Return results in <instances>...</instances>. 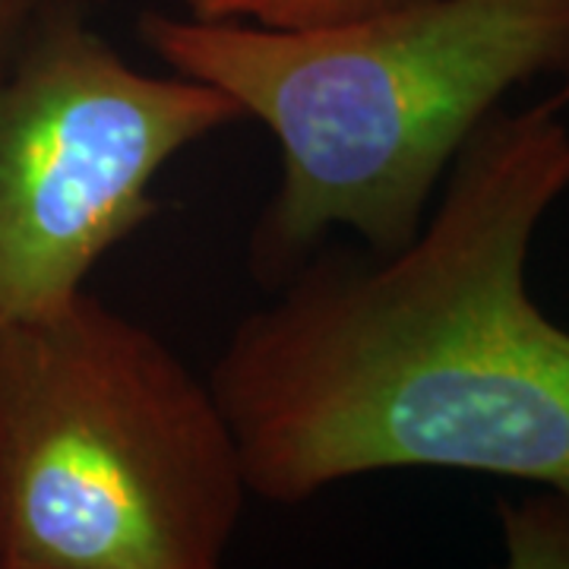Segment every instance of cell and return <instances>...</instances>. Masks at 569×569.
I'll return each instance as SVG.
<instances>
[{
  "mask_svg": "<svg viewBox=\"0 0 569 569\" xmlns=\"http://www.w3.org/2000/svg\"><path fill=\"white\" fill-rule=\"evenodd\" d=\"M569 77L497 108L396 253L320 247L224 339L209 387L250 493L301 507L392 468L569 488V329L529 257L569 193Z\"/></svg>",
  "mask_w": 569,
  "mask_h": 569,
  "instance_id": "obj_1",
  "label": "cell"
},
{
  "mask_svg": "<svg viewBox=\"0 0 569 569\" xmlns=\"http://www.w3.org/2000/svg\"><path fill=\"white\" fill-rule=\"evenodd\" d=\"M137 39L279 142L282 178L247 247L276 288L332 228L402 250L509 92L569 77V0H408L310 29L146 10Z\"/></svg>",
  "mask_w": 569,
  "mask_h": 569,
  "instance_id": "obj_2",
  "label": "cell"
},
{
  "mask_svg": "<svg viewBox=\"0 0 569 569\" xmlns=\"http://www.w3.org/2000/svg\"><path fill=\"white\" fill-rule=\"evenodd\" d=\"M234 430L89 288L0 329V569H216L244 519Z\"/></svg>",
  "mask_w": 569,
  "mask_h": 569,
  "instance_id": "obj_3",
  "label": "cell"
},
{
  "mask_svg": "<svg viewBox=\"0 0 569 569\" xmlns=\"http://www.w3.org/2000/svg\"><path fill=\"white\" fill-rule=\"evenodd\" d=\"M86 13H48L0 73V329L82 295L159 216L164 164L247 121L219 86L137 70Z\"/></svg>",
  "mask_w": 569,
  "mask_h": 569,
  "instance_id": "obj_4",
  "label": "cell"
},
{
  "mask_svg": "<svg viewBox=\"0 0 569 569\" xmlns=\"http://www.w3.org/2000/svg\"><path fill=\"white\" fill-rule=\"evenodd\" d=\"M507 567L569 569V488H541L497 503Z\"/></svg>",
  "mask_w": 569,
  "mask_h": 569,
  "instance_id": "obj_5",
  "label": "cell"
},
{
  "mask_svg": "<svg viewBox=\"0 0 569 569\" xmlns=\"http://www.w3.org/2000/svg\"><path fill=\"white\" fill-rule=\"evenodd\" d=\"M408 0H183L197 20L257 22L269 29H310L389 10Z\"/></svg>",
  "mask_w": 569,
  "mask_h": 569,
  "instance_id": "obj_6",
  "label": "cell"
},
{
  "mask_svg": "<svg viewBox=\"0 0 569 569\" xmlns=\"http://www.w3.org/2000/svg\"><path fill=\"white\" fill-rule=\"evenodd\" d=\"M108 0H0V73L10 67L22 48V41L32 36L48 13L58 7H104Z\"/></svg>",
  "mask_w": 569,
  "mask_h": 569,
  "instance_id": "obj_7",
  "label": "cell"
}]
</instances>
